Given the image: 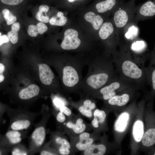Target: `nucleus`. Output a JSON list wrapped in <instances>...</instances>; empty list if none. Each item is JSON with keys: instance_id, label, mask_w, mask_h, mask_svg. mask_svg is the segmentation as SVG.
<instances>
[{"instance_id": "f257e3e1", "label": "nucleus", "mask_w": 155, "mask_h": 155, "mask_svg": "<svg viewBox=\"0 0 155 155\" xmlns=\"http://www.w3.org/2000/svg\"><path fill=\"white\" fill-rule=\"evenodd\" d=\"M118 53L112 56L116 74L129 81L139 89L148 83L145 68L134 57L129 42L120 38Z\"/></svg>"}, {"instance_id": "f03ea898", "label": "nucleus", "mask_w": 155, "mask_h": 155, "mask_svg": "<svg viewBox=\"0 0 155 155\" xmlns=\"http://www.w3.org/2000/svg\"><path fill=\"white\" fill-rule=\"evenodd\" d=\"M112 55L106 51L88 57V71L83 78L80 89L95 92L104 86L116 75Z\"/></svg>"}, {"instance_id": "7ed1b4c3", "label": "nucleus", "mask_w": 155, "mask_h": 155, "mask_svg": "<svg viewBox=\"0 0 155 155\" xmlns=\"http://www.w3.org/2000/svg\"><path fill=\"white\" fill-rule=\"evenodd\" d=\"M88 57L68 56L62 61L61 80L68 90L80 89L83 79L82 71L87 65Z\"/></svg>"}, {"instance_id": "20e7f679", "label": "nucleus", "mask_w": 155, "mask_h": 155, "mask_svg": "<svg viewBox=\"0 0 155 155\" xmlns=\"http://www.w3.org/2000/svg\"><path fill=\"white\" fill-rule=\"evenodd\" d=\"M137 9L135 2L129 0L120 5L113 11V22L119 37L125 28L134 22Z\"/></svg>"}, {"instance_id": "39448f33", "label": "nucleus", "mask_w": 155, "mask_h": 155, "mask_svg": "<svg viewBox=\"0 0 155 155\" xmlns=\"http://www.w3.org/2000/svg\"><path fill=\"white\" fill-rule=\"evenodd\" d=\"M5 110L9 119L8 130H24L28 129L39 114V112H32L24 109Z\"/></svg>"}, {"instance_id": "423d86ee", "label": "nucleus", "mask_w": 155, "mask_h": 155, "mask_svg": "<svg viewBox=\"0 0 155 155\" xmlns=\"http://www.w3.org/2000/svg\"><path fill=\"white\" fill-rule=\"evenodd\" d=\"M48 110L42 108L40 113L41 120L38 123L33 125L34 129L29 139V149L30 154H33L40 151L43 146L46 135V125L48 120Z\"/></svg>"}, {"instance_id": "0eeeda50", "label": "nucleus", "mask_w": 155, "mask_h": 155, "mask_svg": "<svg viewBox=\"0 0 155 155\" xmlns=\"http://www.w3.org/2000/svg\"><path fill=\"white\" fill-rule=\"evenodd\" d=\"M133 86L136 87L129 81L116 75L106 85L95 92L104 100L107 101L115 95Z\"/></svg>"}, {"instance_id": "6e6552de", "label": "nucleus", "mask_w": 155, "mask_h": 155, "mask_svg": "<svg viewBox=\"0 0 155 155\" xmlns=\"http://www.w3.org/2000/svg\"><path fill=\"white\" fill-rule=\"evenodd\" d=\"M152 104L148 105L146 128L141 142L142 146L148 150L155 145V112L152 111Z\"/></svg>"}, {"instance_id": "1a4fd4ad", "label": "nucleus", "mask_w": 155, "mask_h": 155, "mask_svg": "<svg viewBox=\"0 0 155 155\" xmlns=\"http://www.w3.org/2000/svg\"><path fill=\"white\" fill-rule=\"evenodd\" d=\"M27 134L26 131L8 130L1 140V147L10 151L13 146L19 144L26 137Z\"/></svg>"}, {"instance_id": "9d476101", "label": "nucleus", "mask_w": 155, "mask_h": 155, "mask_svg": "<svg viewBox=\"0 0 155 155\" xmlns=\"http://www.w3.org/2000/svg\"><path fill=\"white\" fill-rule=\"evenodd\" d=\"M155 16V0H147L137 6V9L134 22L152 18Z\"/></svg>"}, {"instance_id": "9b49d317", "label": "nucleus", "mask_w": 155, "mask_h": 155, "mask_svg": "<svg viewBox=\"0 0 155 155\" xmlns=\"http://www.w3.org/2000/svg\"><path fill=\"white\" fill-rule=\"evenodd\" d=\"M78 32L72 29L66 30L64 38L61 44V48L64 50H73L80 47L81 42L78 37Z\"/></svg>"}, {"instance_id": "f8f14e48", "label": "nucleus", "mask_w": 155, "mask_h": 155, "mask_svg": "<svg viewBox=\"0 0 155 155\" xmlns=\"http://www.w3.org/2000/svg\"><path fill=\"white\" fill-rule=\"evenodd\" d=\"M149 63L147 67H145V71L147 81L151 86V90L149 93L155 96V44L152 51L150 52Z\"/></svg>"}, {"instance_id": "ddd939ff", "label": "nucleus", "mask_w": 155, "mask_h": 155, "mask_svg": "<svg viewBox=\"0 0 155 155\" xmlns=\"http://www.w3.org/2000/svg\"><path fill=\"white\" fill-rule=\"evenodd\" d=\"M125 2V0H98L95 7L100 13L114 11L120 5Z\"/></svg>"}, {"instance_id": "4468645a", "label": "nucleus", "mask_w": 155, "mask_h": 155, "mask_svg": "<svg viewBox=\"0 0 155 155\" xmlns=\"http://www.w3.org/2000/svg\"><path fill=\"white\" fill-rule=\"evenodd\" d=\"M129 47L131 52L136 56L143 57L149 53L146 42L138 38L129 42Z\"/></svg>"}, {"instance_id": "2eb2a0df", "label": "nucleus", "mask_w": 155, "mask_h": 155, "mask_svg": "<svg viewBox=\"0 0 155 155\" xmlns=\"http://www.w3.org/2000/svg\"><path fill=\"white\" fill-rule=\"evenodd\" d=\"M38 70L41 82L46 85L51 84L55 78V75L49 67L46 64H41L39 66Z\"/></svg>"}, {"instance_id": "dca6fc26", "label": "nucleus", "mask_w": 155, "mask_h": 155, "mask_svg": "<svg viewBox=\"0 0 155 155\" xmlns=\"http://www.w3.org/2000/svg\"><path fill=\"white\" fill-rule=\"evenodd\" d=\"M40 91L38 86L34 84H31L21 90L19 92L18 96L22 100H27L38 96Z\"/></svg>"}, {"instance_id": "f3484780", "label": "nucleus", "mask_w": 155, "mask_h": 155, "mask_svg": "<svg viewBox=\"0 0 155 155\" xmlns=\"http://www.w3.org/2000/svg\"><path fill=\"white\" fill-rule=\"evenodd\" d=\"M130 119V115L128 113L124 112L121 113L118 116L114 125L115 131L121 133L126 129Z\"/></svg>"}, {"instance_id": "a211bd4d", "label": "nucleus", "mask_w": 155, "mask_h": 155, "mask_svg": "<svg viewBox=\"0 0 155 155\" xmlns=\"http://www.w3.org/2000/svg\"><path fill=\"white\" fill-rule=\"evenodd\" d=\"M137 24L134 22L127 27L119 37H122L127 41L130 42L137 38L138 28Z\"/></svg>"}, {"instance_id": "6ab92c4d", "label": "nucleus", "mask_w": 155, "mask_h": 155, "mask_svg": "<svg viewBox=\"0 0 155 155\" xmlns=\"http://www.w3.org/2000/svg\"><path fill=\"white\" fill-rule=\"evenodd\" d=\"M143 121L140 119L136 120L134 123L132 128V135L135 141L141 142L144 132Z\"/></svg>"}, {"instance_id": "aec40b11", "label": "nucleus", "mask_w": 155, "mask_h": 155, "mask_svg": "<svg viewBox=\"0 0 155 155\" xmlns=\"http://www.w3.org/2000/svg\"><path fill=\"white\" fill-rule=\"evenodd\" d=\"M86 20L90 23L94 29L96 30L100 29L104 23V20L100 15H96L92 12L87 13L84 16Z\"/></svg>"}, {"instance_id": "412c9836", "label": "nucleus", "mask_w": 155, "mask_h": 155, "mask_svg": "<svg viewBox=\"0 0 155 155\" xmlns=\"http://www.w3.org/2000/svg\"><path fill=\"white\" fill-rule=\"evenodd\" d=\"M47 30L48 27L45 24L42 22H39L36 25L33 24L29 25L27 32L30 36L35 37L38 34H42Z\"/></svg>"}, {"instance_id": "4be33fe9", "label": "nucleus", "mask_w": 155, "mask_h": 155, "mask_svg": "<svg viewBox=\"0 0 155 155\" xmlns=\"http://www.w3.org/2000/svg\"><path fill=\"white\" fill-rule=\"evenodd\" d=\"M106 148L103 144H92L84 152L85 155H103L105 153Z\"/></svg>"}, {"instance_id": "5701e85b", "label": "nucleus", "mask_w": 155, "mask_h": 155, "mask_svg": "<svg viewBox=\"0 0 155 155\" xmlns=\"http://www.w3.org/2000/svg\"><path fill=\"white\" fill-rule=\"evenodd\" d=\"M49 9V7L47 5H40L39 7L38 11L36 15L37 20L42 22L47 23L49 22V17L46 14Z\"/></svg>"}, {"instance_id": "b1692460", "label": "nucleus", "mask_w": 155, "mask_h": 155, "mask_svg": "<svg viewBox=\"0 0 155 155\" xmlns=\"http://www.w3.org/2000/svg\"><path fill=\"white\" fill-rule=\"evenodd\" d=\"M20 24L18 22H15L11 26V30L7 33L8 36L11 42L15 44L18 40V32L20 28Z\"/></svg>"}, {"instance_id": "393cba45", "label": "nucleus", "mask_w": 155, "mask_h": 155, "mask_svg": "<svg viewBox=\"0 0 155 155\" xmlns=\"http://www.w3.org/2000/svg\"><path fill=\"white\" fill-rule=\"evenodd\" d=\"M10 151L12 155L31 154L29 149H28L24 146L19 144L13 146Z\"/></svg>"}, {"instance_id": "a878e982", "label": "nucleus", "mask_w": 155, "mask_h": 155, "mask_svg": "<svg viewBox=\"0 0 155 155\" xmlns=\"http://www.w3.org/2000/svg\"><path fill=\"white\" fill-rule=\"evenodd\" d=\"M2 13L7 25L13 24L17 20L16 17L13 15L8 9H3Z\"/></svg>"}, {"instance_id": "bb28decb", "label": "nucleus", "mask_w": 155, "mask_h": 155, "mask_svg": "<svg viewBox=\"0 0 155 155\" xmlns=\"http://www.w3.org/2000/svg\"><path fill=\"white\" fill-rule=\"evenodd\" d=\"M67 21V18L64 16L59 17L56 16L52 17L49 20L50 24L52 25L61 26L66 24Z\"/></svg>"}, {"instance_id": "cd10ccee", "label": "nucleus", "mask_w": 155, "mask_h": 155, "mask_svg": "<svg viewBox=\"0 0 155 155\" xmlns=\"http://www.w3.org/2000/svg\"><path fill=\"white\" fill-rule=\"evenodd\" d=\"M93 142V139L91 138H89L86 140L80 141L76 144V147L80 150H85L92 144Z\"/></svg>"}, {"instance_id": "c85d7f7f", "label": "nucleus", "mask_w": 155, "mask_h": 155, "mask_svg": "<svg viewBox=\"0 0 155 155\" xmlns=\"http://www.w3.org/2000/svg\"><path fill=\"white\" fill-rule=\"evenodd\" d=\"M94 116L97 118L99 123H102L105 121L106 115L104 111L97 109L94 112Z\"/></svg>"}, {"instance_id": "c756f323", "label": "nucleus", "mask_w": 155, "mask_h": 155, "mask_svg": "<svg viewBox=\"0 0 155 155\" xmlns=\"http://www.w3.org/2000/svg\"><path fill=\"white\" fill-rule=\"evenodd\" d=\"M1 2L5 5L16 6L22 3L25 0H0Z\"/></svg>"}, {"instance_id": "7c9ffc66", "label": "nucleus", "mask_w": 155, "mask_h": 155, "mask_svg": "<svg viewBox=\"0 0 155 155\" xmlns=\"http://www.w3.org/2000/svg\"><path fill=\"white\" fill-rule=\"evenodd\" d=\"M55 140L57 144L61 146L59 148H65L69 149L70 148L69 143L65 139L58 137L55 139Z\"/></svg>"}, {"instance_id": "2f4dec72", "label": "nucleus", "mask_w": 155, "mask_h": 155, "mask_svg": "<svg viewBox=\"0 0 155 155\" xmlns=\"http://www.w3.org/2000/svg\"><path fill=\"white\" fill-rule=\"evenodd\" d=\"M86 127L85 125L83 123L74 124L73 129V131L76 133H79L83 132Z\"/></svg>"}, {"instance_id": "473e14b6", "label": "nucleus", "mask_w": 155, "mask_h": 155, "mask_svg": "<svg viewBox=\"0 0 155 155\" xmlns=\"http://www.w3.org/2000/svg\"><path fill=\"white\" fill-rule=\"evenodd\" d=\"M79 110L82 114L86 117H90L92 116L91 110L85 107L83 105L79 107Z\"/></svg>"}, {"instance_id": "72a5a7b5", "label": "nucleus", "mask_w": 155, "mask_h": 155, "mask_svg": "<svg viewBox=\"0 0 155 155\" xmlns=\"http://www.w3.org/2000/svg\"><path fill=\"white\" fill-rule=\"evenodd\" d=\"M54 104L57 107L59 108L60 107L65 105L64 101L58 98H55L53 100Z\"/></svg>"}, {"instance_id": "f704fd0d", "label": "nucleus", "mask_w": 155, "mask_h": 155, "mask_svg": "<svg viewBox=\"0 0 155 155\" xmlns=\"http://www.w3.org/2000/svg\"><path fill=\"white\" fill-rule=\"evenodd\" d=\"M60 111L67 116H69L71 114V111L66 106L63 105L59 108Z\"/></svg>"}, {"instance_id": "c9c22d12", "label": "nucleus", "mask_w": 155, "mask_h": 155, "mask_svg": "<svg viewBox=\"0 0 155 155\" xmlns=\"http://www.w3.org/2000/svg\"><path fill=\"white\" fill-rule=\"evenodd\" d=\"M63 113L60 111L57 115L56 119L58 122L63 123L65 121V117Z\"/></svg>"}, {"instance_id": "e433bc0d", "label": "nucleus", "mask_w": 155, "mask_h": 155, "mask_svg": "<svg viewBox=\"0 0 155 155\" xmlns=\"http://www.w3.org/2000/svg\"><path fill=\"white\" fill-rule=\"evenodd\" d=\"M0 46L4 43L9 42V40L7 36L5 35L1 36L0 32Z\"/></svg>"}, {"instance_id": "4c0bfd02", "label": "nucleus", "mask_w": 155, "mask_h": 155, "mask_svg": "<svg viewBox=\"0 0 155 155\" xmlns=\"http://www.w3.org/2000/svg\"><path fill=\"white\" fill-rule=\"evenodd\" d=\"M59 153L61 155H68L70 153V151L69 149L65 148H60L59 149Z\"/></svg>"}, {"instance_id": "58836bf2", "label": "nucleus", "mask_w": 155, "mask_h": 155, "mask_svg": "<svg viewBox=\"0 0 155 155\" xmlns=\"http://www.w3.org/2000/svg\"><path fill=\"white\" fill-rule=\"evenodd\" d=\"M90 136V134L88 133L84 132L82 133L80 135L79 138L80 141L86 140L89 138Z\"/></svg>"}, {"instance_id": "ea45409f", "label": "nucleus", "mask_w": 155, "mask_h": 155, "mask_svg": "<svg viewBox=\"0 0 155 155\" xmlns=\"http://www.w3.org/2000/svg\"><path fill=\"white\" fill-rule=\"evenodd\" d=\"M92 103L91 101L89 99H86L83 102V105L85 107L89 108V107Z\"/></svg>"}, {"instance_id": "a19ab883", "label": "nucleus", "mask_w": 155, "mask_h": 155, "mask_svg": "<svg viewBox=\"0 0 155 155\" xmlns=\"http://www.w3.org/2000/svg\"><path fill=\"white\" fill-rule=\"evenodd\" d=\"M98 122L96 118L94 117L92 121V124L93 126L95 128H97L98 126Z\"/></svg>"}, {"instance_id": "79ce46f5", "label": "nucleus", "mask_w": 155, "mask_h": 155, "mask_svg": "<svg viewBox=\"0 0 155 155\" xmlns=\"http://www.w3.org/2000/svg\"><path fill=\"white\" fill-rule=\"evenodd\" d=\"M67 1L70 3L73 4L74 3L82 1L84 0H66Z\"/></svg>"}, {"instance_id": "37998d69", "label": "nucleus", "mask_w": 155, "mask_h": 155, "mask_svg": "<svg viewBox=\"0 0 155 155\" xmlns=\"http://www.w3.org/2000/svg\"><path fill=\"white\" fill-rule=\"evenodd\" d=\"M5 69L4 66L1 63H0V74H2Z\"/></svg>"}, {"instance_id": "c03bdc74", "label": "nucleus", "mask_w": 155, "mask_h": 155, "mask_svg": "<svg viewBox=\"0 0 155 155\" xmlns=\"http://www.w3.org/2000/svg\"><path fill=\"white\" fill-rule=\"evenodd\" d=\"M74 124L71 122H68L66 124V125L67 127L72 129Z\"/></svg>"}, {"instance_id": "a18cd8bd", "label": "nucleus", "mask_w": 155, "mask_h": 155, "mask_svg": "<svg viewBox=\"0 0 155 155\" xmlns=\"http://www.w3.org/2000/svg\"><path fill=\"white\" fill-rule=\"evenodd\" d=\"M96 107V105L94 103L92 102L89 107V109L91 110L94 109Z\"/></svg>"}, {"instance_id": "49530a36", "label": "nucleus", "mask_w": 155, "mask_h": 155, "mask_svg": "<svg viewBox=\"0 0 155 155\" xmlns=\"http://www.w3.org/2000/svg\"><path fill=\"white\" fill-rule=\"evenodd\" d=\"M4 79V77L2 74L0 75V82H2Z\"/></svg>"}, {"instance_id": "de8ad7c7", "label": "nucleus", "mask_w": 155, "mask_h": 155, "mask_svg": "<svg viewBox=\"0 0 155 155\" xmlns=\"http://www.w3.org/2000/svg\"><path fill=\"white\" fill-rule=\"evenodd\" d=\"M83 120L81 119H78L76 121V123H81L83 122Z\"/></svg>"}, {"instance_id": "09e8293b", "label": "nucleus", "mask_w": 155, "mask_h": 155, "mask_svg": "<svg viewBox=\"0 0 155 155\" xmlns=\"http://www.w3.org/2000/svg\"><path fill=\"white\" fill-rule=\"evenodd\" d=\"M153 147L151 149H152L153 150L152 151H151V152H152V153H151L152 154H153V155H155V150H154L153 149Z\"/></svg>"}, {"instance_id": "8fccbe9b", "label": "nucleus", "mask_w": 155, "mask_h": 155, "mask_svg": "<svg viewBox=\"0 0 155 155\" xmlns=\"http://www.w3.org/2000/svg\"><path fill=\"white\" fill-rule=\"evenodd\" d=\"M132 1L134 2H135V1H136V0H131Z\"/></svg>"}, {"instance_id": "3c124183", "label": "nucleus", "mask_w": 155, "mask_h": 155, "mask_svg": "<svg viewBox=\"0 0 155 155\" xmlns=\"http://www.w3.org/2000/svg\"><path fill=\"white\" fill-rule=\"evenodd\" d=\"M64 125H65V124H66V123H64Z\"/></svg>"}]
</instances>
